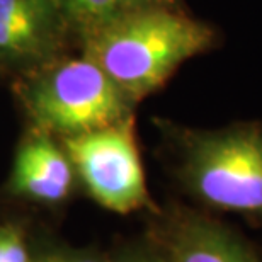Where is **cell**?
<instances>
[{
  "label": "cell",
  "instance_id": "1",
  "mask_svg": "<svg viewBox=\"0 0 262 262\" xmlns=\"http://www.w3.org/2000/svg\"><path fill=\"white\" fill-rule=\"evenodd\" d=\"M83 36V56L101 67L135 104L164 87L182 63L218 43L211 24L179 7L124 10Z\"/></svg>",
  "mask_w": 262,
  "mask_h": 262
},
{
  "label": "cell",
  "instance_id": "2",
  "mask_svg": "<svg viewBox=\"0 0 262 262\" xmlns=\"http://www.w3.org/2000/svg\"><path fill=\"white\" fill-rule=\"evenodd\" d=\"M176 177L209 209L262 223V123L238 121L214 129L174 126Z\"/></svg>",
  "mask_w": 262,
  "mask_h": 262
},
{
  "label": "cell",
  "instance_id": "3",
  "mask_svg": "<svg viewBox=\"0 0 262 262\" xmlns=\"http://www.w3.org/2000/svg\"><path fill=\"white\" fill-rule=\"evenodd\" d=\"M23 96L34 128L61 138L111 126L135 114V102L87 56L45 68Z\"/></svg>",
  "mask_w": 262,
  "mask_h": 262
},
{
  "label": "cell",
  "instance_id": "4",
  "mask_svg": "<svg viewBox=\"0 0 262 262\" xmlns=\"http://www.w3.org/2000/svg\"><path fill=\"white\" fill-rule=\"evenodd\" d=\"M73 170L87 192L109 211H159L146 186L136 141L135 114L111 126L61 138Z\"/></svg>",
  "mask_w": 262,
  "mask_h": 262
},
{
  "label": "cell",
  "instance_id": "5",
  "mask_svg": "<svg viewBox=\"0 0 262 262\" xmlns=\"http://www.w3.org/2000/svg\"><path fill=\"white\" fill-rule=\"evenodd\" d=\"M155 216L150 240L167 262H259L238 233L199 209L176 204Z\"/></svg>",
  "mask_w": 262,
  "mask_h": 262
},
{
  "label": "cell",
  "instance_id": "6",
  "mask_svg": "<svg viewBox=\"0 0 262 262\" xmlns=\"http://www.w3.org/2000/svg\"><path fill=\"white\" fill-rule=\"evenodd\" d=\"M73 174L63 146L56 145L51 135L34 128L19 145L9 187L15 196L55 204L70 194Z\"/></svg>",
  "mask_w": 262,
  "mask_h": 262
},
{
  "label": "cell",
  "instance_id": "7",
  "mask_svg": "<svg viewBox=\"0 0 262 262\" xmlns=\"http://www.w3.org/2000/svg\"><path fill=\"white\" fill-rule=\"evenodd\" d=\"M56 28L0 20V53L7 56L39 55L51 43Z\"/></svg>",
  "mask_w": 262,
  "mask_h": 262
},
{
  "label": "cell",
  "instance_id": "8",
  "mask_svg": "<svg viewBox=\"0 0 262 262\" xmlns=\"http://www.w3.org/2000/svg\"><path fill=\"white\" fill-rule=\"evenodd\" d=\"M60 15L83 31L99 28L123 12L121 0H53Z\"/></svg>",
  "mask_w": 262,
  "mask_h": 262
},
{
  "label": "cell",
  "instance_id": "9",
  "mask_svg": "<svg viewBox=\"0 0 262 262\" xmlns=\"http://www.w3.org/2000/svg\"><path fill=\"white\" fill-rule=\"evenodd\" d=\"M60 17L53 0H0V20L56 28Z\"/></svg>",
  "mask_w": 262,
  "mask_h": 262
},
{
  "label": "cell",
  "instance_id": "10",
  "mask_svg": "<svg viewBox=\"0 0 262 262\" xmlns=\"http://www.w3.org/2000/svg\"><path fill=\"white\" fill-rule=\"evenodd\" d=\"M0 262H33L23 232L14 225H0Z\"/></svg>",
  "mask_w": 262,
  "mask_h": 262
},
{
  "label": "cell",
  "instance_id": "11",
  "mask_svg": "<svg viewBox=\"0 0 262 262\" xmlns=\"http://www.w3.org/2000/svg\"><path fill=\"white\" fill-rule=\"evenodd\" d=\"M107 262H167L160 249L148 238L146 244L128 245L107 257Z\"/></svg>",
  "mask_w": 262,
  "mask_h": 262
},
{
  "label": "cell",
  "instance_id": "12",
  "mask_svg": "<svg viewBox=\"0 0 262 262\" xmlns=\"http://www.w3.org/2000/svg\"><path fill=\"white\" fill-rule=\"evenodd\" d=\"M38 262H107V257L96 250H55V252L46 254Z\"/></svg>",
  "mask_w": 262,
  "mask_h": 262
},
{
  "label": "cell",
  "instance_id": "13",
  "mask_svg": "<svg viewBox=\"0 0 262 262\" xmlns=\"http://www.w3.org/2000/svg\"><path fill=\"white\" fill-rule=\"evenodd\" d=\"M123 12L145 7H179V0H121Z\"/></svg>",
  "mask_w": 262,
  "mask_h": 262
}]
</instances>
